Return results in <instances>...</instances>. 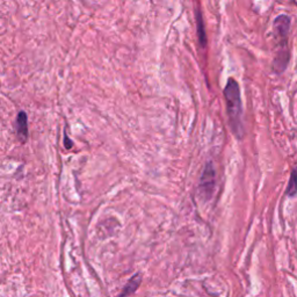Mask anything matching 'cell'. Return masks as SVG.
I'll use <instances>...</instances> for the list:
<instances>
[{
	"instance_id": "cell-2",
	"label": "cell",
	"mask_w": 297,
	"mask_h": 297,
	"mask_svg": "<svg viewBox=\"0 0 297 297\" xmlns=\"http://www.w3.org/2000/svg\"><path fill=\"white\" fill-rule=\"evenodd\" d=\"M215 187V169L213 164L208 163L205 165L201 179H200V192L204 198L209 199Z\"/></svg>"
},
{
	"instance_id": "cell-1",
	"label": "cell",
	"mask_w": 297,
	"mask_h": 297,
	"mask_svg": "<svg viewBox=\"0 0 297 297\" xmlns=\"http://www.w3.org/2000/svg\"><path fill=\"white\" fill-rule=\"evenodd\" d=\"M226 100V109H228L229 121H230L231 130L238 138H242L244 134L243 128V107L242 98H240V88L236 81V79L229 78L224 91Z\"/></svg>"
},
{
	"instance_id": "cell-5",
	"label": "cell",
	"mask_w": 297,
	"mask_h": 297,
	"mask_svg": "<svg viewBox=\"0 0 297 297\" xmlns=\"http://www.w3.org/2000/svg\"><path fill=\"white\" fill-rule=\"evenodd\" d=\"M16 129L17 135L21 137L22 141L27 140L28 136V122H27V114L25 111H20L16 121Z\"/></svg>"
},
{
	"instance_id": "cell-8",
	"label": "cell",
	"mask_w": 297,
	"mask_h": 297,
	"mask_svg": "<svg viewBox=\"0 0 297 297\" xmlns=\"http://www.w3.org/2000/svg\"><path fill=\"white\" fill-rule=\"evenodd\" d=\"M64 146L66 149H71L72 148V141L67 137V135H64Z\"/></svg>"
},
{
	"instance_id": "cell-6",
	"label": "cell",
	"mask_w": 297,
	"mask_h": 297,
	"mask_svg": "<svg viewBox=\"0 0 297 297\" xmlns=\"http://www.w3.org/2000/svg\"><path fill=\"white\" fill-rule=\"evenodd\" d=\"M196 26H198V36L200 43H201L202 48H205V46H207V34H205L203 19H202V14L200 11H196Z\"/></svg>"
},
{
	"instance_id": "cell-7",
	"label": "cell",
	"mask_w": 297,
	"mask_h": 297,
	"mask_svg": "<svg viewBox=\"0 0 297 297\" xmlns=\"http://www.w3.org/2000/svg\"><path fill=\"white\" fill-rule=\"evenodd\" d=\"M295 170H293L292 176H290V181H289V187L287 188V194L289 196H294L296 193V181H295Z\"/></svg>"
},
{
	"instance_id": "cell-9",
	"label": "cell",
	"mask_w": 297,
	"mask_h": 297,
	"mask_svg": "<svg viewBox=\"0 0 297 297\" xmlns=\"http://www.w3.org/2000/svg\"><path fill=\"white\" fill-rule=\"evenodd\" d=\"M119 297H127V296H125V295H122V294H121V295H120Z\"/></svg>"
},
{
	"instance_id": "cell-3",
	"label": "cell",
	"mask_w": 297,
	"mask_h": 297,
	"mask_svg": "<svg viewBox=\"0 0 297 297\" xmlns=\"http://www.w3.org/2000/svg\"><path fill=\"white\" fill-rule=\"evenodd\" d=\"M290 17L286 16V14H282V16H279L274 20V23H273V28H274V33L276 37H280V39L286 40L288 33H289V28H290Z\"/></svg>"
},
{
	"instance_id": "cell-4",
	"label": "cell",
	"mask_w": 297,
	"mask_h": 297,
	"mask_svg": "<svg viewBox=\"0 0 297 297\" xmlns=\"http://www.w3.org/2000/svg\"><path fill=\"white\" fill-rule=\"evenodd\" d=\"M288 62H289V52H288L287 48H283V50L279 51V54L276 55L274 63H273V69L276 73H282L286 70Z\"/></svg>"
}]
</instances>
